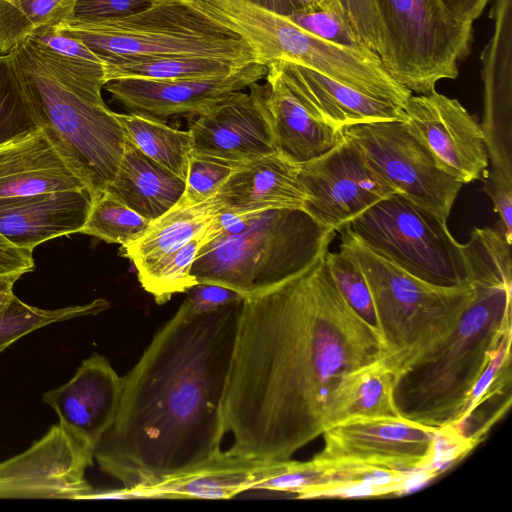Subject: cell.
<instances>
[{"instance_id": "6da1fadb", "label": "cell", "mask_w": 512, "mask_h": 512, "mask_svg": "<svg viewBox=\"0 0 512 512\" xmlns=\"http://www.w3.org/2000/svg\"><path fill=\"white\" fill-rule=\"evenodd\" d=\"M325 253L241 302L222 402L232 453L292 459L325 431L341 380L386 355L380 333L338 289Z\"/></svg>"}, {"instance_id": "7a4b0ae2", "label": "cell", "mask_w": 512, "mask_h": 512, "mask_svg": "<svg viewBox=\"0 0 512 512\" xmlns=\"http://www.w3.org/2000/svg\"><path fill=\"white\" fill-rule=\"evenodd\" d=\"M241 302L193 313L185 299L123 376L115 420L94 450L102 471L123 487L189 471L222 451Z\"/></svg>"}, {"instance_id": "3957f363", "label": "cell", "mask_w": 512, "mask_h": 512, "mask_svg": "<svg viewBox=\"0 0 512 512\" xmlns=\"http://www.w3.org/2000/svg\"><path fill=\"white\" fill-rule=\"evenodd\" d=\"M474 295L455 327L394 371L400 415L436 429L458 428L473 391L511 333L512 266L470 270Z\"/></svg>"}, {"instance_id": "277c9868", "label": "cell", "mask_w": 512, "mask_h": 512, "mask_svg": "<svg viewBox=\"0 0 512 512\" xmlns=\"http://www.w3.org/2000/svg\"><path fill=\"white\" fill-rule=\"evenodd\" d=\"M39 126L87 186L106 191L121 161L126 135L102 98L104 70L71 67L23 42L9 53Z\"/></svg>"}, {"instance_id": "5b68a950", "label": "cell", "mask_w": 512, "mask_h": 512, "mask_svg": "<svg viewBox=\"0 0 512 512\" xmlns=\"http://www.w3.org/2000/svg\"><path fill=\"white\" fill-rule=\"evenodd\" d=\"M335 233L303 209L257 212L241 231L202 246L191 274L198 284L220 285L244 298L307 268L328 250Z\"/></svg>"}, {"instance_id": "8992f818", "label": "cell", "mask_w": 512, "mask_h": 512, "mask_svg": "<svg viewBox=\"0 0 512 512\" xmlns=\"http://www.w3.org/2000/svg\"><path fill=\"white\" fill-rule=\"evenodd\" d=\"M58 31L84 43L103 62L114 58L204 56L239 65L258 62L249 43L192 0H156L116 20L60 21Z\"/></svg>"}, {"instance_id": "52a82bcc", "label": "cell", "mask_w": 512, "mask_h": 512, "mask_svg": "<svg viewBox=\"0 0 512 512\" xmlns=\"http://www.w3.org/2000/svg\"><path fill=\"white\" fill-rule=\"evenodd\" d=\"M340 232V248L355 258L366 279L383 358L396 371L451 332L471 303L473 288L423 281L375 254L349 226Z\"/></svg>"}, {"instance_id": "ba28073f", "label": "cell", "mask_w": 512, "mask_h": 512, "mask_svg": "<svg viewBox=\"0 0 512 512\" xmlns=\"http://www.w3.org/2000/svg\"><path fill=\"white\" fill-rule=\"evenodd\" d=\"M380 30L378 56L389 74L417 95L456 79L470 53L473 23L455 17L442 0H371Z\"/></svg>"}, {"instance_id": "9c48e42d", "label": "cell", "mask_w": 512, "mask_h": 512, "mask_svg": "<svg viewBox=\"0 0 512 512\" xmlns=\"http://www.w3.org/2000/svg\"><path fill=\"white\" fill-rule=\"evenodd\" d=\"M351 231L375 254L428 283L469 285L459 243L447 221L398 194L356 217Z\"/></svg>"}, {"instance_id": "30bf717a", "label": "cell", "mask_w": 512, "mask_h": 512, "mask_svg": "<svg viewBox=\"0 0 512 512\" xmlns=\"http://www.w3.org/2000/svg\"><path fill=\"white\" fill-rule=\"evenodd\" d=\"M344 135L396 194L448 220L463 184L406 121L355 125L345 128Z\"/></svg>"}, {"instance_id": "8fae6325", "label": "cell", "mask_w": 512, "mask_h": 512, "mask_svg": "<svg viewBox=\"0 0 512 512\" xmlns=\"http://www.w3.org/2000/svg\"><path fill=\"white\" fill-rule=\"evenodd\" d=\"M298 180L306 195L304 210L335 232L395 194L369 165L359 147L346 137L327 153L299 164Z\"/></svg>"}, {"instance_id": "7c38bea8", "label": "cell", "mask_w": 512, "mask_h": 512, "mask_svg": "<svg viewBox=\"0 0 512 512\" xmlns=\"http://www.w3.org/2000/svg\"><path fill=\"white\" fill-rule=\"evenodd\" d=\"M441 429L404 417L354 418L323 433V449L315 457L371 463L402 471L439 474L436 444Z\"/></svg>"}, {"instance_id": "4fadbf2b", "label": "cell", "mask_w": 512, "mask_h": 512, "mask_svg": "<svg viewBox=\"0 0 512 512\" xmlns=\"http://www.w3.org/2000/svg\"><path fill=\"white\" fill-rule=\"evenodd\" d=\"M94 452L59 423L23 452L0 462V499L83 500Z\"/></svg>"}, {"instance_id": "5bb4252c", "label": "cell", "mask_w": 512, "mask_h": 512, "mask_svg": "<svg viewBox=\"0 0 512 512\" xmlns=\"http://www.w3.org/2000/svg\"><path fill=\"white\" fill-rule=\"evenodd\" d=\"M189 132L192 153L234 165L276 153L265 83L230 94L199 114Z\"/></svg>"}, {"instance_id": "9a60e30c", "label": "cell", "mask_w": 512, "mask_h": 512, "mask_svg": "<svg viewBox=\"0 0 512 512\" xmlns=\"http://www.w3.org/2000/svg\"><path fill=\"white\" fill-rule=\"evenodd\" d=\"M406 122L443 167L462 184L482 178L489 167L480 124L455 98L436 90L408 99Z\"/></svg>"}, {"instance_id": "2e32d148", "label": "cell", "mask_w": 512, "mask_h": 512, "mask_svg": "<svg viewBox=\"0 0 512 512\" xmlns=\"http://www.w3.org/2000/svg\"><path fill=\"white\" fill-rule=\"evenodd\" d=\"M266 73V65L250 62L223 76L184 80L118 78L109 80L103 88L128 112L162 119L199 115L230 94L260 82Z\"/></svg>"}, {"instance_id": "e0dca14e", "label": "cell", "mask_w": 512, "mask_h": 512, "mask_svg": "<svg viewBox=\"0 0 512 512\" xmlns=\"http://www.w3.org/2000/svg\"><path fill=\"white\" fill-rule=\"evenodd\" d=\"M280 462L241 456L226 450L189 471L146 485L93 490L85 499H229L256 490L275 473Z\"/></svg>"}, {"instance_id": "ac0fdd59", "label": "cell", "mask_w": 512, "mask_h": 512, "mask_svg": "<svg viewBox=\"0 0 512 512\" xmlns=\"http://www.w3.org/2000/svg\"><path fill=\"white\" fill-rule=\"evenodd\" d=\"M122 388L123 376L105 356L93 353L68 382L45 392L42 400L57 414L58 423L94 452L115 420Z\"/></svg>"}, {"instance_id": "d6986e66", "label": "cell", "mask_w": 512, "mask_h": 512, "mask_svg": "<svg viewBox=\"0 0 512 512\" xmlns=\"http://www.w3.org/2000/svg\"><path fill=\"white\" fill-rule=\"evenodd\" d=\"M91 203L87 189L0 199V234L17 247L33 250L47 240L80 233Z\"/></svg>"}, {"instance_id": "ffe728a7", "label": "cell", "mask_w": 512, "mask_h": 512, "mask_svg": "<svg viewBox=\"0 0 512 512\" xmlns=\"http://www.w3.org/2000/svg\"><path fill=\"white\" fill-rule=\"evenodd\" d=\"M266 101L277 152L303 164L327 153L344 139L338 128L313 110L284 80L274 62L267 65Z\"/></svg>"}, {"instance_id": "44dd1931", "label": "cell", "mask_w": 512, "mask_h": 512, "mask_svg": "<svg viewBox=\"0 0 512 512\" xmlns=\"http://www.w3.org/2000/svg\"><path fill=\"white\" fill-rule=\"evenodd\" d=\"M69 189L87 186L43 128L0 145V199Z\"/></svg>"}, {"instance_id": "7402d4cb", "label": "cell", "mask_w": 512, "mask_h": 512, "mask_svg": "<svg viewBox=\"0 0 512 512\" xmlns=\"http://www.w3.org/2000/svg\"><path fill=\"white\" fill-rule=\"evenodd\" d=\"M299 164L278 152L237 165L215 193L222 210L263 212L303 209L306 195L298 180Z\"/></svg>"}, {"instance_id": "603a6c76", "label": "cell", "mask_w": 512, "mask_h": 512, "mask_svg": "<svg viewBox=\"0 0 512 512\" xmlns=\"http://www.w3.org/2000/svg\"><path fill=\"white\" fill-rule=\"evenodd\" d=\"M274 63L287 84L313 110L338 128L406 120L404 108L395 103L369 96L299 64Z\"/></svg>"}, {"instance_id": "cb8c5ba5", "label": "cell", "mask_w": 512, "mask_h": 512, "mask_svg": "<svg viewBox=\"0 0 512 512\" xmlns=\"http://www.w3.org/2000/svg\"><path fill=\"white\" fill-rule=\"evenodd\" d=\"M185 181L159 165L126 139L114 179L106 192L153 221L182 197Z\"/></svg>"}, {"instance_id": "d4e9b609", "label": "cell", "mask_w": 512, "mask_h": 512, "mask_svg": "<svg viewBox=\"0 0 512 512\" xmlns=\"http://www.w3.org/2000/svg\"><path fill=\"white\" fill-rule=\"evenodd\" d=\"M221 210L215 195L195 205L177 202L151 221L139 238L121 246L122 256L134 264L137 272L143 271L203 233Z\"/></svg>"}, {"instance_id": "484cf974", "label": "cell", "mask_w": 512, "mask_h": 512, "mask_svg": "<svg viewBox=\"0 0 512 512\" xmlns=\"http://www.w3.org/2000/svg\"><path fill=\"white\" fill-rule=\"evenodd\" d=\"M394 385L395 373L383 357L348 373L332 397L326 429L354 418L402 417L395 404Z\"/></svg>"}, {"instance_id": "4316f807", "label": "cell", "mask_w": 512, "mask_h": 512, "mask_svg": "<svg viewBox=\"0 0 512 512\" xmlns=\"http://www.w3.org/2000/svg\"><path fill=\"white\" fill-rule=\"evenodd\" d=\"M493 33L481 54L483 112L512 111V0H495L490 12Z\"/></svg>"}, {"instance_id": "83f0119b", "label": "cell", "mask_w": 512, "mask_h": 512, "mask_svg": "<svg viewBox=\"0 0 512 512\" xmlns=\"http://www.w3.org/2000/svg\"><path fill=\"white\" fill-rule=\"evenodd\" d=\"M117 117L133 145L185 181L191 154L189 130H178L162 119L138 113H117Z\"/></svg>"}, {"instance_id": "f1b7e54d", "label": "cell", "mask_w": 512, "mask_h": 512, "mask_svg": "<svg viewBox=\"0 0 512 512\" xmlns=\"http://www.w3.org/2000/svg\"><path fill=\"white\" fill-rule=\"evenodd\" d=\"M245 65V64H244ZM242 65L204 56L114 58L104 62L106 82L118 78L184 80L230 74Z\"/></svg>"}, {"instance_id": "f546056e", "label": "cell", "mask_w": 512, "mask_h": 512, "mask_svg": "<svg viewBox=\"0 0 512 512\" xmlns=\"http://www.w3.org/2000/svg\"><path fill=\"white\" fill-rule=\"evenodd\" d=\"M72 0H0V56L63 20Z\"/></svg>"}, {"instance_id": "4dcf8cb0", "label": "cell", "mask_w": 512, "mask_h": 512, "mask_svg": "<svg viewBox=\"0 0 512 512\" xmlns=\"http://www.w3.org/2000/svg\"><path fill=\"white\" fill-rule=\"evenodd\" d=\"M110 303L102 298L86 304L58 309H41L21 301L16 295L0 312V347L8 348L19 338L52 323L106 311Z\"/></svg>"}, {"instance_id": "1f68e13d", "label": "cell", "mask_w": 512, "mask_h": 512, "mask_svg": "<svg viewBox=\"0 0 512 512\" xmlns=\"http://www.w3.org/2000/svg\"><path fill=\"white\" fill-rule=\"evenodd\" d=\"M204 232V231H203ZM205 245L203 233L194 237L176 251L165 255L149 268L137 272L142 288L151 294L159 305L172 296L186 292L197 285L191 274L199 250Z\"/></svg>"}, {"instance_id": "d6a6232c", "label": "cell", "mask_w": 512, "mask_h": 512, "mask_svg": "<svg viewBox=\"0 0 512 512\" xmlns=\"http://www.w3.org/2000/svg\"><path fill=\"white\" fill-rule=\"evenodd\" d=\"M150 222L105 191L92 198L80 233L125 246L139 238Z\"/></svg>"}, {"instance_id": "836d02e7", "label": "cell", "mask_w": 512, "mask_h": 512, "mask_svg": "<svg viewBox=\"0 0 512 512\" xmlns=\"http://www.w3.org/2000/svg\"><path fill=\"white\" fill-rule=\"evenodd\" d=\"M285 17L328 42L358 51H371L350 23L338 0H317Z\"/></svg>"}, {"instance_id": "e575fe53", "label": "cell", "mask_w": 512, "mask_h": 512, "mask_svg": "<svg viewBox=\"0 0 512 512\" xmlns=\"http://www.w3.org/2000/svg\"><path fill=\"white\" fill-rule=\"evenodd\" d=\"M38 128L10 55L0 56V145Z\"/></svg>"}, {"instance_id": "d590c367", "label": "cell", "mask_w": 512, "mask_h": 512, "mask_svg": "<svg viewBox=\"0 0 512 512\" xmlns=\"http://www.w3.org/2000/svg\"><path fill=\"white\" fill-rule=\"evenodd\" d=\"M325 260L332 278L347 303L379 332L371 294L355 258L339 247L336 253L327 250Z\"/></svg>"}, {"instance_id": "8d00e7d4", "label": "cell", "mask_w": 512, "mask_h": 512, "mask_svg": "<svg viewBox=\"0 0 512 512\" xmlns=\"http://www.w3.org/2000/svg\"><path fill=\"white\" fill-rule=\"evenodd\" d=\"M32 47L71 67L87 70H105L102 60L84 43L46 26L26 39Z\"/></svg>"}, {"instance_id": "74e56055", "label": "cell", "mask_w": 512, "mask_h": 512, "mask_svg": "<svg viewBox=\"0 0 512 512\" xmlns=\"http://www.w3.org/2000/svg\"><path fill=\"white\" fill-rule=\"evenodd\" d=\"M236 166L220 159L191 152L185 190L178 202L195 205L209 199L215 195Z\"/></svg>"}, {"instance_id": "f35d334b", "label": "cell", "mask_w": 512, "mask_h": 512, "mask_svg": "<svg viewBox=\"0 0 512 512\" xmlns=\"http://www.w3.org/2000/svg\"><path fill=\"white\" fill-rule=\"evenodd\" d=\"M156 0H72L61 21L97 23L134 15Z\"/></svg>"}, {"instance_id": "ab89813d", "label": "cell", "mask_w": 512, "mask_h": 512, "mask_svg": "<svg viewBox=\"0 0 512 512\" xmlns=\"http://www.w3.org/2000/svg\"><path fill=\"white\" fill-rule=\"evenodd\" d=\"M483 190L500 217V230L512 244V174L489 168L482 176Z\"/></svg>"}, {"instance_id": "60d3db41", "label": "cell", "mask_w": 512, "mask_h": 512, "mask_svg": "<svg viewBox=\"0 0 512 512\" xmlns=\"http://www.w3.org/2000/svg\"><path fill=\"white\" fill-rule=\"evenodd\" d=\"M350 23L367 47L377 55L380 30L371 0H338Z\"/></svg>"}, {"instance_id": "b9f144b4", "label": "cell", "mask_w": 512, "mask_h": 512, "mask_svg": "<svg viewBox=\"0 0 512 512\" xmlns=\"http://www.w3.org/2000/svg\"><path fill=\"white\" fill-rule=\"evenodd\" d=\"M187 300L193 313H208L238 303L243 297L236 291L215 284L200 283L188 290Z\"/></svg>"}, {"instance_id": "7bdbcfd3", "label": "cell", "mask_w": 512, "mask_h": 512, "mask_svg": "<svg viewBox=\"0 0 512 512\" xmlns=\"http://www.w3.org/2000/svg\"><path fill=\"white\" fill-rule=\"evenodd\" d=\"M34 266L33 250L17 247L0 234V277L22 276Z\"/></svg>"}, {"instance_id": "ee69618b", "label": "cell", "mask_w": 512, "mask_h": 512, "mask_svg": "<svg viewBox=\"0 0 512 512\" xmlns=\"http://www.w3.org/2000/svg\"><path fill=\"white\" fill-rule=\"evenodd\" d=\"M490 0H442L446 8L458 19L474 23Z\"/></svg>"}, {"instance_id": "f6af8a7d", "label": "cell", "mask_w": 512, "mask_h": 512, "mask_svg": "<svg viewBox=\"0 0 512 512\" xmlns=\"http://www.w3.org/2000/svg\"><path fill=\"white\" fill-rule=\"evenodd\" d=\"M273 13L288 16L302 10L317 0H243Z\"/></svg>"}, {"instance_id": "bcb514c9", "label": "cell", "mask_w": 512, "mask_h": 512, "mask_svg": "<svg viewBox=\"0 0 512 512\" xmlns=\"http://www.w3.org/2000/svg\"><path fill=\"white\" fill-rule=\"evenodd\" d=\"M21 275L0 277V312L10 303L15 296L13 287Z\"/></svg>"}, {"instance_id": "7dc6e473", "label": "cell", "mask_w": 512, "mask_h": 512, "mask_svg": "<svg viewBox=\"0 0 512 512\" xmlns=\"http://www.w3.org/2000/svg\"><path fill=\"white\" fill-rule=\"evenodd\" d=\"M6 349V347H0V353L3 352Z\"/></svg>"}]
</instances>
